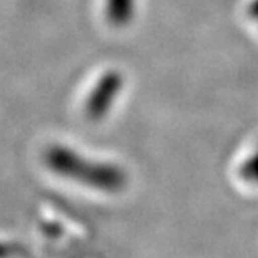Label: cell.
<instances>
[{
  "mask_svg": "<svg viewBox=\"0 0 258 258\" xmlns=\"http://www.w3.org/2000/svg\"><path fill=\"white\" fill-rule=\"evenodd\" d=\"M45 158H47V164L52 171L60 176L89 184L91 188L112 193L119 191L124 186V173L114 164L87 161L79 154L62 146L50 148Z\"/></svg>",
  "mask_w": 258,
  "mask_h": 258,
  "instance_id": "1",
  "label": "cell"
},
{
  "mask_svg": "<svg viewBox=\"0 0 258 258\" xmlns=\"http://www.w3.org/2000/svg\"><path fill=\"white\" fill-rule=\"evenodd\" d=\"M2 256H5V248H4V246H0V258H2Z\"/></svg>",
  "mask_w": 258,
  "mask_h": 258,
  "instance_id": "4",
  "label": "cell"
},
{
  "mask_svg": "<svg viewBox=\"0 0 258 258\" xmlns=\"http://www.w3.org/2000/svg\"><path fill=\"white\" fill-rule=\"evenodd\" d=\"M122 79L121 74L116 71H107L104 76L101 77L96 87L92 89V94L87 99L86 112L87 117L92 121H99L102 116L109 111L111 104L114 102L117 92L121 89Z\"/></svg>",
  "mask_w": 258,
  "mask_h": 258,
  "instance_id": "2",
  "label": "cell"
},
{
  "mask_svg": "<svg viewBox=\"0 0 258 258\" xmlns=\"http://www.w3.org/2000/svg\"><path fill=\"white\" fill-rule=\"evenodd\" d=\"M106 14L111 24L121 27L133 17V0H106Z\"/></svg>",
  "mask_w": 258,
  "mask_h": 258,
  "instance_id": "3",
  "label": "cell"
}]
</instances>
